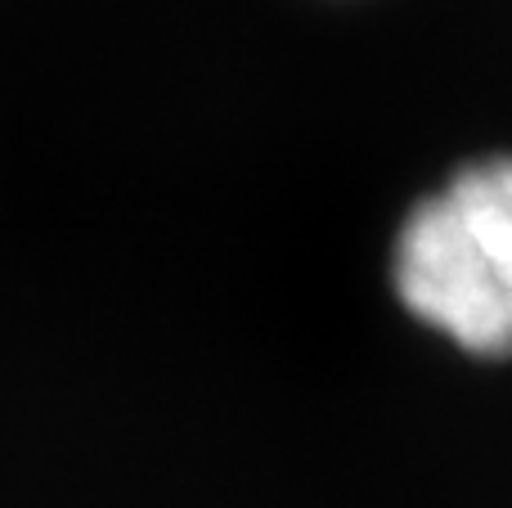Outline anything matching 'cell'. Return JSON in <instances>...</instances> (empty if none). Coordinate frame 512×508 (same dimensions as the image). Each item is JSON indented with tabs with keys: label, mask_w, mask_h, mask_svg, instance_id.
<instances>
[{
	"label": "cell",
	"mask_w": 512,
	"mask_h": 508,
	"mask_svg": "<svg viewBox=\"0 0 512 508\" xmlns=\"http://www.w3.org/2000/svg\"><path fill=\"white\" fill-rule=\"evenodd\" d=\"M396 302L463 356H512V153L418 198L391 243Z\"/></svg>",
	"instance_id": "6da1fadb"
}]
</instances>
